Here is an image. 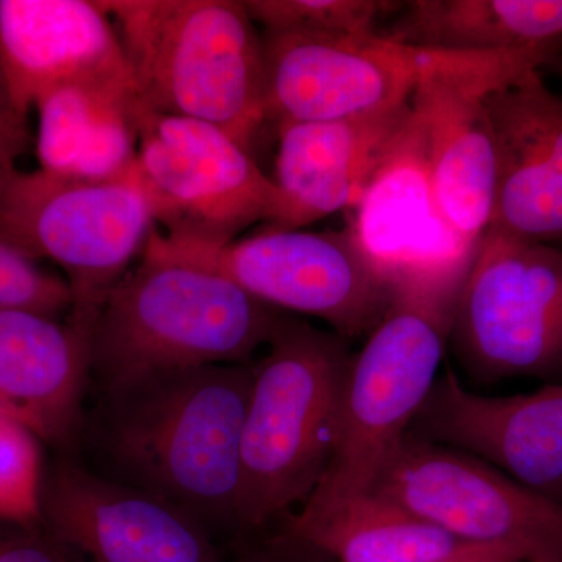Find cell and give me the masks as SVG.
Returning <instances> with one entry per match:
<instances>
[{
	"label": "cell",
	"mask_w": 562,
	"mask_h": 562,
	"mask_svg": "<svg viewBox=\"0 0 562 562\" xmlns=\"http://www.w3.org/2000/svg\"><path fill=\"white\" fill-rule=\"evenodd\" d=\"M251 362L155 372L91 391L80 464L179 506L211 532H238Z\"/></svg>",
	"instance_id": "6da1fadb"
},
{
	"label": "cell",
	"mask_w": 562,
	"mask_h": 562,
	"mask_svg": "<svg viewBox=\"0 0 562 562\" xmlns=\"http://www.w3.org/2000/svg\"><path fill=\"white\" fill-rule=\"evenodd\" d=\"M473 255L394 273L387 313L351 357L330 465L284 527L317 522L372 491L438 380Z\"/></svg>",
	"instance_id": "7a4b0ae2"
},
{
	"label": "cell",
	"mask_w": 562,
	"mask_h": 562,
	"mask_svg": "<svg viewBox=\"0 0 562 562\" xmlns=\"http://www.w3.org/2000/svg\"><path fill=\"white\" fill-rule=\"evenodd\" d=\"M283 314L149 243L95 319L90 392L155 372L249 364Z\"/></svg>",
	"instance_id": "3957f363"
},
{
	"label": "cell",
	"mask_w": 562,
	"mask_h": 562,
	"mask_svg": "<svg viewBox=\"0 0 562 562\" xmlns=\"http://www.w3.org/2000/svg\"><path fill=\"white\" fill-rule=\"evenodd\" d=\"M350 342L283 314L254 366L236 530H261L319 486L341 431Z\"/></svg>",
	"instance_id": "277c9868"
},
{
	"label": "cell",
	"mask_w": 562,
	"mask_h": 562,
	"mask_svg": "<svg viewBox=\"0 0 562 562\" xmlns=\"http://www.w3.org/2000/svg\"><path fill=\"white\" fill-rule=\"evenodd\" d=\"M102 3L120 35L144 109L209 122L254 155L271 127L262 103V35L246 3Z\"/></svg>",
	"instance_id": "5b68a950"
},
{
	"label": "cell",
	"mask_w": 562,
	"mask_h": 562,
	"mask_svg": "<svg viewBox=\"0 0 562 562\" xmlns=\"http://www.w3.org/2000/svg\"><path fill=\"white\" fill-rule=\"evenodd\" d=\"M155 228L149 199L132 172L79 180L20 171L0 191V243L33 261H54L72 294L69 316L83 324H95Z\"/></svg>",
	"instance_id": "8992f818"
},
{
	"label": "cell",
	"mask_w": 562,
	"mask_h": 562,
	"mask_svg": "<svg viewBox=\"0 0 562 562\" xmlns=\"http://www.w3.org/2000/svg\"><path fill=\"white\" fill-rule=\"evenodd\" d=\"M458 364L482 383H562V247L487 231L450 330Z\"/></svg>",
	"instance_id": "52a82bcc"
},
{
	"label": "cell",
	"mask_w": 562,
	"mask_h": 562,
	"mask_svg": "<svg viewBox=\"0 0 562 562\" xmlns=\"http://www.w3.org/2000/svg\"><path fill=\"white\" fill-rule=\"evenodd\" d=\"M149 243L220 273L271 308L327 322L349 342L375 330L394 295V277L351 228L313 233L266 225L222 247L171 243L155 228Z\"/></svg>",
	"instance_id": "ba28073f"
},
{
	"label": "cell",
	"mask_w": 562,
	"mask_h": 562,
	"mask_svg": "<svg viewBox=\"0 0 562 562\" xmlns=\"http://www.w3.org/2000/svg\"><path fill=\"white\" fill-rule=\"evenodd\" d=\"M561 55L562 41L498 54L427 50L413 92V120L436 209L465 246L483 238L494 206L495 147L487 95Z\"/></svg>",
	"instance_id": "9c48e42d"
},
{
	"label": "cell",
	"mask_w": 562,
	"mask_h": 562,
	"mask_svg": "<svg viewBox=\"0 0 562 562\" xmlns=\"http://www.w3.org/2000/svg\"><path fill=\"white\" fill-rule=\"evenodd\" d=\"M133 177L157 231L184 246L222 247L272 220L277 192L254 155L228 133L191 117L139 113Z\"/></svg>",
	"instance_id": "30bf717a"
},
{
	"label": "cell",
	"mask_w": 562,
	"mask_h": 562,
	"mask_svg": "<svg viewBox=\"0 0 562 562\" xmlns=\"http://www.w3.org/2000/svg\"><path fill=\"white\" fill-rule=\"evenodd\" d=\"M371 492L508 562H562V503L472 454L408 432Z\"/></svg>",
	"instance_id": "8fae6325"
},
{
	"label": "cell",
	"mask_w": 562,
	"mask_h": 562,
	"mask_svg": "<svg viewBox=\"0 0 562 562\" xmlns=\"http://www.w3.org/2000/svg\"><path fill=\"white\" fill-rule=\"evenodd\" d=\"M262 103L271 131L371 116L412 101L427 50L386 36L262 32Z\"/></svg>",
	"instance_id": "7c38bea8"
},
{
	"label": "cell",
	"mask_w": 562,
	"mask_h": 562,
	"mask_svg": "<svg viewBox=\"0 0 562 562\" xmlns=\"http://www.w3.org/2000/svg\"><path fill=\"white\" fill-rule=\"evenodd\" d=\"M41 524L85 562H222L213 532L192 514L77 461L43 472Z\"/></svg>",
	"instance_id": "4fadbf2b"
},
{
	"label": "cell",
	"mask_w": 562,
	"mask_h": 562,
	"mask_svg": "<svg viewBox=\"0 0 562 562\" xmlns=\"http://www.w3.org/2000/svg\"><path fill=\"white\" fill-rule=\"evenodd\" d=\"M412 435L472 454L543 497L562 503V383L530 394H475L447 371L414 419Z\"/></svg>",
	"instance_id": "5bb4252c"
},
{
	"label": "cell",
	"mask_w": 562,
	"mask_h": 562,
	"mask_svg": "<svg viewBox=\"0 0 562 562\" xmlns=\"http://www.w3.org/2000/svg\"><path fill=\"white\" fill-rule=\"evenodd\" d=\"M413 117L405 105L336 122H303L277 128L279 199L268 227L302 231L344 210H357Z\"/></svg>",
	"instance_id": "9a60e30c"
},
{
	"label": "cell",
	"mask_w": 562,
	"mask_h": 562,
	"mask_svg": "<svg viewBox=\"0 0 562 562\" xmlns=\"http://www.w3.org/2000/svg\"><path fill=\"white\" fill-rule=\"evenodd\" d=\"M486 103L495 147L487 231L562 243V95L531 70L492 91Z\"/></svg>",
	"instance_id": "2e32d148"
},
{
	"label": "cell",
	"mask_w": 562,
	"mask_h": 562,
	"mask_svg": "<svg viewBox=\"0 0 562 562\" xmlns=\"http://www.w3.org/2000/svg\"><path fill=\"white\" fill-rule=\"evenodd\" d=\"M133 74L102 0H0V79L31 113L44 92Z\"/></svg>",
	"instance_id": "e0dca14e"
},
{
	"label": "cell",
	"mask_w": 562,
	"mask_h": 562,
	"mask_svg": "<svg viewBox=\"0 0 562 562\" xmlns=\"http://www.w3.org/2000/svg\"><path fill=\"white\" fill-rule=\"evenodd\" d=\"M92 325L0 310V408L40 439L77 447L91 384Z\"/></svg>",
	"instance_id": "ac0fdd59"
},
{
	"label": "cell",
	"mask_w": 562,
	"mask_h": 562,
	"mask_svg": "<svg viewBox=\"0 0 562 562\" xmlns=\"http://www.w3.org/2000/svg\"><path fill=\"white\" fill-rule=\"evenodd\" d=\"M33 109L43 171L79 180L121 179L132 172L143 110L132 77L61 85L44 92Z\"/></svg>",
	"instance_id": "d6986e66"
},
{
	"label": "cell",
	"mask_w": 562,
	"mask_h": 562,
	"mask_svg": "<svg viewBox=\"0 0 562 562\" xmlns=\"http://www.w3.org/2000/svg\"><path fill=\"white\" fill-rule=\"evenodd\" d=\"M357 211L351 231L392 277L408 268L468 257L479 246H465L439 216L413 117Z\"/></svg>",
	"instance_id": "ffe728a7"
},
{
	"label": "cell",
	"mask_w": 562,
	"mask_h": 562,
	"mask_svg": "<svg viewBox=\"0 0 562 562\" xmlns=\"http://www.w3.org/2000/svg\"><path fill=\"white\" fill-rule=\"evenodd\" d=\"M380 35L422 50L531 49L562 41V0H414Z\"/></svg>",
	"instance_id": "44dd1931"
},
{
	"label": "cell",
	"mask_w": 562,
	"mask_h": 562,
	"mask_svg": "<svg viewBox=\"0 0 562 562\" xmlns=\"http://www.w3.org/2000/svg\"><path fill=\"white\" fill-rule=\"evenodd\" d=\"M284 536L335 562H453L494 553L460 541L372 492L317 522L284 527Z\"/></svg>",
	"instance_id": "7402d4cb"
},
{
	"label": "cell",
	"mask_w": 562,
	"mask_h": 562,
	"mask_svg": "<svg viewBox=\"0 0 562 562\" xmlns=\"http://www.w3.org/2000/svg\"><path fill=\"white\" fill-rule=\"evenodd\" d=\"M262 32L327 36L376 35V22L401 11L403 3L382 0H247Z\"/></svg>",
	"instance_id": "603a6c76"
},
{
	"label": "cell",
	"mask_w": 562,
	"mask_h": 562,
	"mask_svg": "<svg viewBox=\"0 0 562 562\" xmlns=\"http://www.w3.org/2000/svg\"><path fill=\"white\" fill-rule=\"evenodd\" d=\"M40 439L0 408V519L40 524Z\"/></svg>",
	"instance_id": "cb8c5ba5"
},
{
	"label": "cell",
	"mask_w": 562,
	"mask_h": 562,
	"mask_svg": "<svg viewBox=\"0 0 562 562\" xmlns=\"http://www.w3.org/2000/svg\"><path fill=\"white\" fill-rule=\"evenodd\" d=\"M58 317L72 310L68 281L41 269L36 261L0 243V310Z\"/></svg>",
	"instance_id": "d4e9b609"
},
{
	"label": "cell",
	"mask_w": 562,
	"mask_h": 562,
	"mask_svg": "<svg viewBox=\"0 0 562 562\" xmlns=\"http://www.w3.org/2000/svg\"><path fill=\"white\" fill-rule=\"evenodd\" d=\"M0 562H74L43 524L0 519Z\"/></svg>",
	"instance_id": "484cf974"
},
{
	"label": "cell",
	"mask_w": 562,
	"mask_h": 562,
	"mask_svg": "<svg viewBox=\"0 0 562 562\" xmlns=\"http://www.w3.org/2000/svg\"><path fill=\"white\" fill-rule=\"evenodd\" d=\"M27 114L18 110L0 80V191L20 172L18 161L31 150Z\"/></svg>",
	"instance_id": "4316f807"
},
{
	"label": "cell",
	"mask_w": 562,
	"mask_h": 562,
	"mask_svg": "<svg viewBox=\"0 0 562 562\" xmlns=\"http://www.w3.org/2000/svg\"><path fill=\"white\" fill-rule=\"evenodd\" d=\"M235 562H279L271 553L266 552H246Z\"/></svg>",
	"instance_id": "83f0119b"
},
{
	"label": "cell",
	"mask_w": 562,
	"mask_h": 562,
	"mask_svg": "<svg viewBox=\"0 0 562 562\" xmlns=\"http://www.w3.org/2000/svg\"><path fill=\"white\" fill-rule=\"evenodd\" d=\"M453 562H508L503 560L502 557L495 553H476L472 554V557L461 558V560H457Z\"/></svg>",
	"instance_id": "f1b7e54d"
},
{
	"label": "cell",
	"mask_w": 562,
	"mask_h": 562,
	"mask_svg": "<svg viewBox=\"0 0 562 562\" xmlns=\"http://www.w3.org/2000/svg\"><path fill=\"white\" fill-rule=\"evenodd\" d=\"M561 63H560V72H561V77H562V55H561Z\"/></svg>",
	"instance_id": "f546056e"
},
{
	"label": "cell",
	"mask_w": 562,
	"mask_h": 562,
	"mask_svg": "<svg viewBox=\"0 0 562 562\" xmlns=\"http://www.w3.org/2000/svg\"><path fill=\"white\" fill-rule=\"evenodd\" d=\"M0 80H2V79H0Z\"/></svg>",
	"instance_id": "4dcf8cb0"
}]
</instances>
